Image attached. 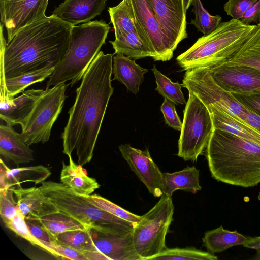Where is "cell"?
Returning <instances> with one entry per match:
<instances>
[{
	"label": "cell",
	"mask_w": 260,
	"mask_h": 260,
	"mask_svg": "<svg viewBox=\"0 0 260 260\" xmlns=\"http://www.w3.org/2000/svg\"><path fill=\"white\" fill-rule=\"evenodd\" d=\"M0 154L17 165L34 160L33 151L9 125H0Z\"/></svg>",
	"instance_id": "cell-21"
},
{
	"label": "cell",
	"mask_w": 260,
	"mask_h": 260,
	"mask_svg": "<svg viewBox=\"0 0 260 260\" xmlns=\"http://www.w3.org/2000/svg\"><path fill=\"white\" fill-rule=\"evenodd\" d=\"M241 20L221 22L213 32L204 35L176 58L182 70L210 69L226 62L241 47L255 27Z\"/></svg>",
	"instance_id": "cell-4"
},
{
	"label": "cell",
	"mask_w": 260,
	"mask_h": 260,
	"mask_svg": "<svg viewBox=\"0 0 260 260\" xmlns=\"http://www.w3.org/2000/svg\"><path fill=\"white\" fill-rule=\"evenodd\" d=\"M39 187L59 211L87 229L110 234L121 233L133 229L134 224L100 208L62 183L44 181Z\"/></svg>",
	"instance_id": "cell-6"
},
{
	"label": "cell",
	"mask_w": 260,
	"mask_h": 260,
	"mask_svg": "<svg viewBox=\"0 0 260 260\" xmlns=\"http://www.w3.org/2000/svg\"><path fill=\"white\" fill-rule=\"evenodd\" d=\"M87 260H95V259H108L109 258L104 254L96 251L91 252L84 253Z\"/></svg>",
	"instance_id": "cell-47"
},
{
	"label": "cell",
	"mask_w": 260,
	"mask_h": 260,
	"mask_svg": "<svg viewBox=\"0 0 260 260\" xmlns=\"http://www.w3.org/2000/svg\"><path fill=\"white\" fill-rule=\"evenodd\" d=\"M160 110L163 114L166 124L175 130L181 131L182 122L177 113L175 104L165 98Z\"/></svg>",
	"instance_id": "cell-41"
},
{
	"label": "cell",
	"mask_w": 260,
	"mask_h": 260,
	"mask_svg": "<svg viewBox=\"0 0 260 260\" xmlns=\"http://www.w3.org/2000/svg\"><path fill=\"white\" fill-rule=\"evenodd\" d=\"M212 177L243 187L260 183V146L229 132L214 128L205 149Z\"/></svg>",
	"instance_id": "cell-3"
},
{
	"label": "cell",
	"mask_w": 260,
	"mask_h": 260,
	"mask_svg": "<svg viewBox=\"0 0 260 260\" xmlns=\"http://www.w3.org/2000/svg\"><path fill=\"white\" fill-rule=\"evenodd\" d=\"M130 2L138 28L156 53V61L170 60L177 48L160 25L146 1Z\"/></svg>",
	"instance_id": "cell-11"
},
{
	"label": "cell",
	"mask_w": 260,
	"mask_h": 260,
	"mask_svg": "<svg viewBox=\"0 0 260 260\" xmlns=\"http://www.w3.org/2000/svg\"><path fill=\"white\" fill-rule=\"evenodd\" d=\"M5 225L16 234L26 240L32 245L38 246L51 254L50 249L31 234L26 224L25 218L19 209L15 217L5 224Z\"/></svg>",
	"instance_id": "cell-37"
},
{
	"label": "cell",
	"mask_w": 260,
	"mask_h": 260,
	"mask_svg": "<svg viewBox=\"0 0 260 260\" xmlns=\"http://www.w3.org/2000/svg\"><path fill=\"white\" fill-rule=\"evenodd\" d=\"M91 230H76L58 235L55 241L85 253L98 251L91 234Z\"/></svg>",
	"instance_id": "cell-32"
},
{
	"label": "cell",
	"mask_w": 260,
	"mask_h": 260,
	"mask_svg": "<svg viewBox=\"0 0 260 260\" xmlns=\"http://www.w3.org/2000/svg\"><path fill=\"white\" fill-rule=\"evenodd\" d=\"M214 128L226 131L260 146V132L218 105L207 107Z\"/></svg>",
	"instance_id": "cell-19"
},
{
	"label": "cell",
	"mask_w": 260,
	"mask_h": 260,
	"mask_svg": "<svg viewBox=\"0 0 260 260\" xmlns=\"http://www.w3.org/2000/svg\"><path fill=\"white\" fill-rule=\"evenodd\" d=\"M188 93L177 155L184 160L195 161L206 149L214 126L207 107L195 94Z\"/></svg>",
	"instance_id": "cell-8"
},
{
	"label": "cell",
	"mask_w": 260,
	"mask_h": 260,
	"mask_svg": "<svg viewBox=\"0 0 260 260\" xmlns=\"http://www.w3.org/2000/svg\"><path fill=\"white\" fill-rule=\"evenodd\" d=\"M246 237L237 231H229L222 225L207 231L203 238V245L212 254L221 252L237 245L245 244L248 240Z\"/></svg>",
	"instance_id": "cell-28"
},
{
	"label": "cell",
	"mask_w": 260,
	"mask_h": 260,
	"mask_svg": "<svg viewBox=\"0 0 260 260\" xmlns=\"http://www.w3.org/2000/svg\"><path fill=\"white\" fill-rule=\"evenodd\" d=\"M25 221L32 236L46 245L50 249L51 254L55 256L54 252L51 247V242L55 239L38 220L25 219Z\"/></svg>",
	"instance_id": "cell-40"
},
{
	"label": "cell",
	"mask_w": 260,
	"mask_h": 260,
	"mask_svg": "<svg viewBox=\"0 0 260 260\" xmlns=\"http://www.w3.org/2000/svg\"><path fill=\"white\" fill-rule=\"evenodd\" d=\"M49 0H0L1 23L5 27L7 42L25 26L46 16Z\"/></svg>",
	"instance_id": "cell-12"
},
{
	"label": "cell",
	"mask_w": 260,
	"mask_h": 260,
	"mask_svg": "<svg viewBox=\"0 0 260 260\" xmlns=\"http://www.w3.org/2000/svg\"><path fill=\"white\" fill-rule=\"evenodd\" d=\"M18 209L26 219H35L59 210L40 187L13 188Z\"/></svg>",
	"instance_id": "cell-17"
},
{
	"label": "cell",
	"mask_w": 260,
	"mask_h": 260,
	"mask_svg": "<svg viewBox=\"0 0 260 260\" xmlns=\"http://www.w3.org/2000/svg\"><path fill=\"white\" fill-rule=\"evenodd\" d=\"M257 251V254L255 259H260V249H256Z\"/></svg>",
	"instance_id": "cell-49"
},
{
	"label": "cell",
	"mask_w": 260,
	"mask_h": 260,
	"mask_svg": "<svg viewBox=\"0 0 260 260\" xmlns=\"http://www.w3.org/2000/svg\"><path fill=\"white\" fill-rule=\"evenodd\" d=\"M182 85L198 96L207 107L212 105L219 106L244 121L246 107L215 82L209 68L186 70Z\"/></svg>",
	"instance_id": "cell-10"
},
{
	"label": "cell",
	"mask_w": 260,
	"mask_h": 260,
	"mask_svg": "<svg viewBox=\"0 0 260 260\" xmlns=\"http://www.w3.org/2000/svg\"><path fill=\"white\" fill-rule=\"evenodd\" d=\"M231 93L242 105L260 116V93L251 95Z\"/></svg>",
	"instance_id": "cell-43"
},
{
	"label": "cell",
	"mask_w": 260,
	"mask_h": 260,
	"mask_svg": "<svg viewBox=\"0 0 260 260\" xmlns=\"http://www.w3.org/2000/svg\"><path fill=\"white\" fill-rule=\"evenodd\" d=\"M81 195L100 208L134 224L141 219L142 216L133 214L100 195Z\"/></svg>",
	"instance_id": "cell-36"
},
{
	"label": "cell",
	"mask_w": 260,
	"mask_h": 260,
	"mask_svg": "<svg viewBox=\"0 0 260 260\" xmlns=\"http://www.w3.org/2000/svg\"><path fill=\"white\" fill-rule=\"evenodd\" d=\"M133 231L116 234L94 231L96 236L93 238L97 251L109 260H141L135 249Z\"/></svg>",
	"instance_id": "cell-16"
},
{
	"label": "cell",
	"mask_w": 260,
	"mask_h": 260,
	"mask_svg": "<svg viewBox=\"0 0 260 260\" xmlns=\"http://www.w3.org/2000/svg\"><path fill=\"white\" fill-rule=\"evenodd\" d=\"M192 12L196 17L191 19L193 24L204 35H207L215 30L221 23L222 18L219 15H211L204 7L201 0H193Z\"/></svg>",
	"instance_id": "cell-34"
},
{
	"label": "cell",
	"mask_w": 260,
	"mask_h": 260,
	"mask_svg": "<svg viewBox=\"0 0 260 260\" xmlns=\"http://www.w3.org/2000/svg\"><path fill=\"white\" fill-rule=\"evenodd\" d=\"M43 89H29L11 100H1L0 118L6 124H20L28 116L37 101L44 93Z\"/></svg>",
	"instance_id": "cell-20"
},
{
	"label": "cell",
	"mask_w": 260,
	"mask_h": 260,
	"mask_svg": "<svg viewBox=\"0 0 260 260\" xmlns=\"http://www.w3.org/2000/svg\"><path fill=\"white\" fill-rule=\"evenodd\" d=\"M107 0H64L53 11L62 20L75 26L100 15Z\"/></svg>",
	"instance_id": "cell-18"
},
{
	"label": "cell",
	"mask_w": 260,
	"mask_h": 260,
	"mask_svg": "<svg viewBox=\"0 0 260 260\" xmlns=\"http://www.w3.org/2000/svg\"><path fill=\"white\" fill-rule=\"evenodd\" d=\"M122 157L131 170L155 197H160L162 191V173L152 159L148 149L143 151L133 148L129 144L119 146Z\"/></svg>",
	"instance_id": "cell-14"
},
{
	"label": "cell",
	"mask_w": 260,
	"mask_h": 260,
	"mask_svg": "<svg viewBox=\"0 0 260 260\" xmlns=\"http://www.w3.org/2000/svg\"><path fill=\"white\" fill-rule=\"evenodd\" d=\"M217 260L218 258L209 252H205L194 248H166L161 253L150 260Z\"/></svg>",
	"instance_id": "cell-35"
},
{
	"label": "cell",
	"mask_w": 260,
	"mask_h": 260,
	"mask_svg": "<svg viewBox=\"0 0 260 260\" xmlns=\"http://www.w3.org/2000/svg\"><path fill=\"white\" fill-rule=\"evenodd\" d=\"M68 157L69 165L62 162L60 173L61 183L81 194L89 195L99 188L100 185L96 180L88 176L82 166L77 165L71 156Z\"/></svg>",
	"instance_id": "cell-25"
},
{
	"label": "cell",
	"mask_w": 260,
	"mask_h": 260,
	"mask_svg": "<svg viewBox=\"0 0 260 260\" xmlns=\"http://www.w3.org/2000/svg\"><path fill=\"white\" fill-rule=\"evenodd\" d=\"M256 0H229L223 5L227 15L233 19L241 20L249 8Z\"/></svg>",
	"instance_id": "cell-39"
},
{
	"label": "cell",
	"mask_w": 260,
	"mask_h": 260,
	"mask_svg": "<svg viewBox=\"0 0 260 260\" xmlns=\"http://www.w3.org/2000/svg\"><path fill=\"white\" fill-rule=\"evenodd\" d=\"M152 71L155 78L157 87L155 90L175 104H186L183 94L181 91L183 87L182 84L177 82L174 83L171 80L159 72L154 65Z\"/></svg>",
	"instance_id": "cell-33"
},
{
	"label": "cell",
	"mask_w": 260,
	"mask_h": 260,
	"mask_svg": "<svg viewBox=\"0 0 260 260\" xmlns=\"http://www.w3.org/2000/svg\"><path fill=\"white\" fill-rule=\"evenodd\" d=\"M108 11L115 38L137 31L143 39L136 23L130 0H122L117 6L109 7Z\"/></svg>",
	"instance_id": "cell-30"
},
{
	"label": "cell",
	"mask_w": 260,
	"mask_h": 260,
	"mask_svg": "<svg viewBox=\"0 0 260 260\" xmlns=\"http://www.w3.org/2000/svg\"><path fill=\"white\" fill-rule=\"evenodd\" d=\"M243 246L248 248L254 249H260V236L254 237H249L248 241Z\"/></svg>",
	"instance_id": "cell-46"
},
{
	"label": "cell",
	"mask_w": 260,
	"mask_h": 260,
	"mask_svg": "<svg viewBox=\"0 0 260 260\" xmlns=\"http://www.w3.org/2000/svg\"><path fill=\"white\" fill-rule=\"evenodd\" d=\"M110 29L105 21L94 20L72 27L67 51L49 77L46 87L70 80L72 86L82 79L88 68L100 51Z\"/></svg>",
	"instance_id": "cell-5"
},
{
	"label": "cell",
	"mask_w": 260,
	"mask_h": 260,
	"mask_svg": "<svg viewBox=\"0 0 260 260\" xmlns=\"http://www.w3.org/2000/svg\"><path fill=\"white\" fill-rule=\"evenodd\" d=\"M109 43L115 50L114 54H121L135 60L151 57L156 61L155 52L137 31L122 35Z\"/></svg>",
	"instance_id": "cell-26"
},
{
	"label": "cell",
	"mask_w": 260,
	"mask_h": 260,
	"mask_svg": "<svg viewBox=\"0 0 260 260\" xmlns=\"http://www.w3.org/2000/svg\"><path fill=\"white\" fill-rule=\"evenodd\" d=\"M69 85L63 83L52 88L46 87L30 114L20 124L21 136L27 145L44 143L49 140L53 125L63 107Z\"/></svg>",
	"instance_id": "cell-9"
},
{
	"label": "cell",
	"mask_w": 260,
	"mask_h": 260,
	"mask_svg": "<svg viewBox=\"0 0 260 260\" xmlns=\"http://www.w3.org/2000/svg\"><path fill=\"white\" fill-rule=\"evenodd\" d=\"M51 174L50 170L42 165L10 169L1 159V189L18 187L23 183H42Z\"/></svg>",
	"instance_id": "cell-22"
},
{
	"label": "cell",
	"mask_w": 260,
	"mask_h": 260,
	"mask_svg": "<svg viewBox=\"0 0 260 260\" xmlns=\"http://www.w3.org/2000/svg\"><path fill=\"white\" fill-rule=\"evenodd\" d=\"M258 199L259 200V201H260V193H259L258 196Z\"/></svg>",
	"instance_id": "cell-50"
},
{
	"label": "cell",
	"mask_w": 260,
	"mask_h": 260,
	"mask_svg": "<svg viewBox=\"0 0 260 260\" xmlns=\"http://www.w3.org/2000/svg\"><path fill=\"white\" fill-rule=\"evenodd\" d=\"M55 69V67L44 68L11 78H1L0 100L13 99L28 86L49 77Z\"/></svg>",
	"instance_id": "cell-27"
},
{
	"label": "cell",
	"mask_w": 260,
	"mask_h": 260,
	"mask_svg": "<svg viewBox=\"0 0 260 260\" xmlns=\"http://www.w3.org/2000/svg\"><path fill=\"white\" fill-rule=\"evenodd\" d=\"M160 25L177 48L187 37L182 0H146Z\"/></svg>",
	"instance_id": "cell-15"
},
{
	"label": "cell",
	"mask_w": 260,
	"mask_h": 260,
	"mask_svg": "<svg viewBox=\"0 0 260 260\" xmlns=\"http://www.w3.org/2000/svg\"><path fill=\"white\" fill-rule=\"evenodd\" d=\"M135 60L123 54H116L113 57L112 74L113 80L123 84L128 90L136 94L144 80V74L148 70L136 64Z\"/></svg>",
	"instance_id": "cell-23"
},
{
	"label": "cell",
	"mask_w": 260,
	"mask_h": 260,
	"mask_svg": "<svg viewBox=\"0 0 260 260\" xmlns=\"http://www.w3.org/2000/svg\"><path fill=\"white\" fill-rule=\"evenodd\" d=\"M241 20L246 25H251L252 23L260 24V0H256L249 8Z\"/></svg>",
	"instance_id": "cell-44"
},
{
	"label": "cell",
	"mask_w": 260,
	"mask_h": 260,
	"mask_svg": "<svg viewBox=\"0 0 260 260\" xmlns=\"http://www.w3.org/2000/svg\"><path fill=\"white\" fill-rule=\"evenodd\" d=\"M13 188L0 189V215L5 224L15 217L18 210L13 198Z\"/></svg>",
	"instance_id": "cell-38"
},
{
	"label": "cell",
	"mask_w": 260,
	"mask_h": 260,
	"mask_svg": "<svg viewBox=\"0 0 260 260\" xmlns=\"http://www.w3.org/2000/svg\"><path fill=\"white\" fill-rule=\"evenodd\" d=\"M215 82L229 93H260V70L253 67L225 64L209 69Z\"/></svg>",
	"instance_id": "cell-13"
},
{
	"label": "cell",
	"mask_w": 260,
	"mask_h": 260,
	"mask_svg": "<svg viewBox=\"0 0 260 260\" xmlns=\"http://www.w3.org/2000/svg\"><path fill=\"white\" fill-rule=\"evenodd\" d=\"M244 121L260 132V116L248 108Z\"/></svg>",
	"instance_id": "cell-45"
},
{
	"label": "cell",
	"mask_w": 260,
	"mask_h": 260,
	"mask_svg": "<svg viewBox=\"0 0 260 260\" xmlns=\"http://www.w3.org/2000/svg\"><path fill=\"white\" fill-rule=\"evenodd\" d=\"M114 54L100 51L84 74L61 134L64 154L75 150L81 166L89 162L114 88L111 85Z\"/></svg>",
	"instance_id": "cell-1"
},
{
	"label": "cell",
	"mask_w": 260,
	"mask_h": 260,
	"mask_svg": "<svg viewBox=\"0 0 260 260\" xmlns=\"http://www.w3.org/2000/svg\"><path fill=\"white\" fill-rule=\"evenodd\" d=\"M162 191L164 194L172 197L177 190L196 193L202 189L200 185L199 170L195 167L185 168L172 173H162Z\"/></svg>",
	"instance_id": "cell-24"
},
{
	"label": "cell",
	"mask_w": 260,
	"mask_h": 260,
	"mask_svg": "<svg viewBox=\"0 0 260 260\" xmlns=\"http://www.w3.org/2000/svg\"><path fill=\"white\" fill-rule=\"evenodd\" d=\"M183 7L185 11L186 12L187 9L192 5L193 0H182Z\"/></svg>",
	"instance_id": "cell-48"
},
{
	"label": "cell",
	"mask_w": 260,
	"mask_h": 260,
	"mask_svg": "<svg viewBox=\"0 0 260 260\" xmlns=\"http://www.w3.org/2000/svg\"><path fill=\"white\" fill-rule=\"evenodd\" d=\"M34 220L40 222L55 240L58 235L68 231L89 229L72 217L60 211Z\"/></svg>",
	"instance_id": "cell-31"
},
{
	"label": "cell",
	"mask_w": 260,
	"mask_h": 260,
	"mask_svg": "<svg viewBox=\"0 0 260 260\" xmlns=\"http://www.w3.org/2000/svg\"><path fill=\"white\" fill-rule=\"evenodd\" d=\"M171 197L162 194L157 203L134 225L135 249L141 260H150L164 250L166 235L173 220Z\"/></svg>",
	"instance_id": "cell-7"
},
{
	"label": "cell",
	"mask_w": 260,
	"mask_h": 260,
	"mask_svg": "<svg viewBox=\"0 0 260 260\" xmlns=\"http://www.w3.org/2000/svg\"><path fill=\"white\" fill-rule=\"evenodd\" d=\"M51 247L54 252L55 257L72 260H87L83 253L55 241L51 242Z\"/></svg>",
	"instance_id": "cell-42"
},
{
	"label": "cell",
	"mask_w": 260,
	"mask_h": 260,
	"mask_svg": "<svg viewBox=\"0 0 260 260\" xmlns=\"http://www.w3.org/2000/svg\"><path fill=\"white\" fill-rule=\"evenodd\" d=\"M1 24V78L56 67L65 55L72 26L54 14L20 29L6 42Z\"/></svg>",
	"instance_id": "cell-2"
},
{
	"label": "cell",
	"mask_w": 260,
	"mask_h": 260,
	"mask_svg": "<svg viewBox=\"0 0 260 260\" xmlns=\"http://www.w3.org/2000/svg\"><path fill=\"white\" fill-rule=\"evenodd\" d=\"M223 64L246 66L260 70V24H256L241 47Z\"/></svg>",
	"instance_id": "cell-29"
}]
</instances>
